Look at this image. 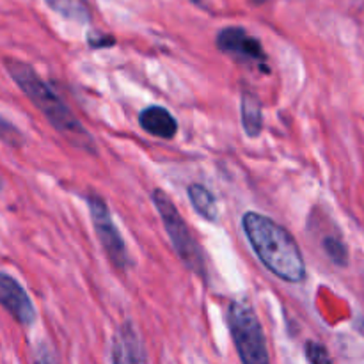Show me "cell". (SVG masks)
<instances>
[{
    "label": "cell",
    "instance_id": "cell-16",
    "mask_svg": "<svg viewBox=\"0 0 364 364\" xmlns=\"http://www.w3.org/2000/svg\"><path fill=\"white\" fill-rule=\"evenodd\" d=\"M89 45L92 46V48H102V46H110L114 45V39L112 36H100L98 38H89Z\"/></svg>",
    "mask_w": 364,
    "mask_h": 364
},
{
    "label": "cell",
    "instance_id": "cell-3",
    "mask_svg": "<svg viewBox=\"0 0 364 364\" xmlns=\"http://www.w3.org/2000/svg\"><path fill=\"white\" fill-rule=\"evenodd\" d=\"M228 326H230L231 336H233L235 347H237L242 363L267 364L270 361L262 323H259L255 309L247 302L235 301L230 306Z\"/></svg>",
    "mask_w": 364,
    "mask_h": 364
},
{
    "label": "cell",
    "instance_id": "cell-5",
    "mask_svg": "<svg viewBox=\"0 0 364 364\" xmlns=\"http://www.w3.org/2000/svg\"><path fill=\"white\" fill-rule=\"evenodd\" d=\"M89 203V212H91L92 226H95L96 235L100 238V244L105 249L107 256H109L110 262L121 270H127L132 265V259L128 256L127 244H124L123 237H121L119 230L114 224L112 215L109 212V206L103 201L100 196L92 194L87 199Z\"/></svg>",
    "mask_w": 364,
    "mask_h": 364
},
{
    "label": "cell",
    "instance_id": "cell-12",
    "mask_svg": "<svg viewBox=\"0 0 364 364\" xmlns=\"http://www.w3.org/2000/svg\"><path fill=\"white\" fill-rule=\"evenodd\" d=\"M55 13L63 14L68 20H73L82 23L91 18L87 0H45Z\"/></svg>",
    "mask_w": 364,
    "mask_h": 364
},
{
    "label": "cell",
    "instance_id": "cell-15",
    "mask_svg": "<svg viewBox=\"0 0 364 364\" xmlns=\"http://www.w3.org/2000/svg\"><path fill=\"white\" fill-rule=\"evenodd\" d=\"M306 354H308V359L311 363H316V364H322V363H329V355H327L326 348L322 347V345L318 343H308V347H306Z\"/></svg>",
    "mask_w": 364,
    "mask_h": 364
},
{
    "label": "cell",
    "instance_id": "cell-17",
    "mask_svg": "<svg viewBox=\"0 0 364 364\" xmlns=\"http://www.w3.org/2000/svg\"><path fill=\"white\" fill-rule=\"evenodd\" d=\"M255 2H258V4H262V2H265V0H255Z\"/></svg>",
    "mask_w": 364,
    "mask_h": 364
},
{
    "label": "cell",
    "instance_id": "cell-1",
    "mask_svg": "<svg viewBox=\"0 0 364 364\" xmlns=\"http://www.w3.org/2000/svg\"><path fill=\"white\" fill-rule=\"evenodd\" d=\"M242 226L258 258L274 276L288 283H301L304 279V258L297 242L284 228L255 212L245 213Z\"/></svg>",
    "mask_w": 364,
    "mask_h": 364
},
{
    "label": "cell",
    "instance_id": "cell-13",
    "mask_svg": "<svg viewBox=\"0 0 364 364\" xmlns=\"http://www.w3.org/2000/svg\"><path fill=\"white\" fill-rule=\"evenodd\" d=\"M323 245H326L327 255L331 256V259H333L334 263H338V265H345V263H347V249H345V245L341 244L340 240L326 238Z\"/></svg>",
    "mask_w": 364,
    "mask_h": 364
},
{
    "label": "cell",
    "instance_id": "cell-9",
    "mask_svg": "<svg viewBox=\"0 0 364 364\" xmlns=\"http://www.w3.org/2000/svg\"><path fill=\"white\" fill-rule=\"evenodd\" d=\"M139 124L142 130L160 139H173L178 132V123L173 114L159 105L142 110L139 114Z\"/></svg>",
    "mask_w": 364,
    "mask_h": 364
},
{
    "label": "cell",
    "instance_id": "cell-14",
    "mask_svg": "<svg viewBox=\"0 0 364 364\" xmlns=\"http://www.w3.org/2000/svg\"><path fill=\"white\" fill-rule=\"evenodd\" d=\"M0 139H4L7 144L16 146V144H20L21 135H20V132H18L16 128L9 123V121H6L0 117Z\"/></svg>",
    "mask_w": 364,
    "mask_h": 364
},
{
    "label": "cell",
    "instance_id": "cell-4",
    "mask_svg": "<svg viewBox=\"0 0 364 364\" xmlns=\"http://www.w3.org/2000/svg\"><path fill=\"white\" fill-rule=\"evenodd\" d=\"M153 203L159 208L160 217L164 220V226H166L167 235H169L171 242H173L174 249H176V255L180 256L181 262L192 270V272L199 274V276H206V262L205 255H203L201 247H199L198 242L192 237L191 230L185 224L183 217L180 215L178 208L174 206V203L171 201L169 196L164 191L156 188L153 192Z\"/></svg>",
    "mask_w": 364,
    "mask_h": 364
},
{
    "label": "cell",
    "instance_id": "cell-8",
    "mask_svg": "<svg viewBox=\"0 0 364 364\" xmlns=\"http://www.w3.org/2000/svg\"><path fill=\"white\" fill-rule=\"evenodd\" d=\"M112 361L114 363H144L148 361L142 348L141 340L130 323H124L119 333L114 338L112 345Z\"/></svg>",
    "mask_w": 364,
    "mask_h": 364
},
{
    "label": "cell",
    "instance_id": "cell-10",
    "mask_svg": "<svg viewBox=\"0 0 364 364\" xmlns=\"http://www.w3.org/2000/svg\"><path fill=\"white\" fill-rule=\"evenodd\" d=\"M242 107V123H244V130L249 137H258L262 134L263 128V112H262V102L258 96L251 91L242 92L240 100Z\"/></svg>",
    "mask_w": 364,
    "mask_h": 364
},
{
    "label": "cell",
    "instance_id": "cell-2",
    "mask_svg": "<svg viewBox=\"0 0 364 364\" xmlns=\"http://www.w3.org/2000/svg\"><path fill=\"white\" fill-rule=\"evenodd\" d=\"M7 73L11 75L18 87L27 95V98L41 110L43 116L50 121L53 128L63 135L64 139L71 142L77 148L84 149L87 153H96V144L91 135L85 132L80 121L73 116L66 103L50 89V85L32 70L28 64L16 59H6Z\"/></svg>",
    "mask_w": 364,
    "mask_h": 364
},
{
    "label": "cell",
    "instance_id": "cell-11",
    "mask_svg": "<svg viewBox=\"0 0 364 364\" xmlns=\"http://www.w3.org/2000/svg\"><path fill=\"white\" fill-rule=\"evenodd\" d=\"M188 199H191L192 206H194L196 212L206 220H212L215 223L219 219V208H217L215 198L210 194L208 188H205L203 185H191L188 187Z\"/></svg>",
    "mask_w": 364,
    "mask_h": 364
},
{
    "label": "cell",
    "instance_id": "cell-7",
    "mask_svg": "<svg viewBox=\"0 0 364 364\" xmlns=\"http://www.w3.org/2000/svg\"><path fill=\"white\" fill-rule=\"evenodd\" d=\"M0 306L13 315L21 326H31L36 320V311L27 291L13 276L0 272Z\"/></svg>",
    "mask_w": 364,
    "mask_h": 364
},
{
    "label": "cell",
    "instance_id": "cell-6",
    "mask_svg": "<svg viewBox=\"0 0 364 364\" xmlns=\"http://www.w3.org/2000/svg\"><path fill=\"white\" fill-rule=\"evenodd\" d=\"M217 46L220 52L235 55L237 59L249 60V63L265 64L267 60L262 43L240 27H228L220 31L217 36Z\"/></svg>",
    "mask_w": 364,
    "mask_h": 364
}]
</instances>
